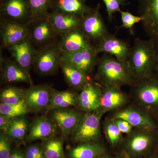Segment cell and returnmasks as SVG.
Listing matches in <instances>:
<instances>
[{
  "label": "cell",
  "instance_id": "6da1fadb",
  "mask_svg": "<svg viewBox=\"0 0 158 158\" xmlns=\"http://www.w3.org/2000/svg\"><path fill=\"white\" fill-rule=\"evenodd\" d=\"M156 52V46L150 40H135L126 61L135 81L155 73Z\"/></svg>",
  "mask_w": 158,
  "mask_h": 158
},
{
  "label": "cell",
  "instance_id": "7a4b0ae2",
  "mask_svg": "<svg viewBox=\"0 0 158 158\" xmlns=\"http://www.w3.org/2000/svg\"><path fill=\"white\" fill-rule=\"evenodd\" d=\"M129 134L121 144L125 158H145L155 153L158 145V129H139Z\"/></svg>",
  "mask_w": 158,
  "mask_h": 158
},
{
  "label": "cell",
  "instance_id": "3957f363",
  "mask_svg": "<svg viewBox=\"0 0 158 158\" xmlns=\"http://www.w3.org/2000/svg\"><path fill=\"white\" fill-rule=\"evenodd\" d=\"M97 77L102 85L121 87L135 81L126 63L108 54L99 59Z\"/></svg>",
  "mask_w": 158,
  "mask_h": 158
},
{
  "label": "cell",
  "instance_id": "277c9868",
  "mask_svg": "<svg viewBox=\"0 0 158 158\" xmlns=\"http://www.w3.org/2000/svg\"><path fill=\"white\" fill-rule=\"evenodd\" d=\"M131 85L140 103L156 117L158 113L157 75L155 73L147 77L134 81Z\"/></svg>",
  "mask_w": 158,
  "mask_h": 158
},
{
  "label": "cell",
  "instance_id": "5b68a950",
  "mask_svg": "<svg viewBox=\"0 0 158 158\" xmlns=\"http://www.w3.org/2000/svg\"><path fill=\"white\" fill-rule=\"evenodd\" d=\"M104 113L101 110L86 113L78 126L71 135L77 143L99 141L101 136V118Z\"/></svg>",
  "mask_w": 158,
  "mask_h": 158
},
{
  "label": "cell",
  "instance_id": "8992f818",
  "mask_svg": "<svg viewBox=\"0 0 158 158\" xmlns=\"http://www.w3.org/2000/svg\"><path fill=\"white\" fill-rule=\"evenodd\" d=\"M138 13L144 31L158 47V0H138Z\"/></svg>",
  "mask_w": 158,
  "mask_h": 158
},
{
  "label": "cell",
  "instance_id": "52a82bcc",
  "mask_svg": "<svg viewBox=\"0 0 158 158\" xmlns=\"http://www.w3.org/2000/svg\"><path fill=\"white\" fill-rule=\"evenodd\" d=\"M99 7L91 9L82 17L80 26L81 27V31L89 40L98 43L109 33L99 11Z\"/></svg>",
  "mask_w": 158,
  "mask_h": 158
},
{
  "label": "cell",
  "instance_id": "ba28073f",
  "mask_svg": "<svg viewBox=\"0 0 158 158\" xmlns=\"http://www.w3.org/2000/svg\"><path fill=\"white\" fill-rule=\"evenodd\" d=\"M116 118L124 119L138 129H158V120L154 115L136 108L128 107L118 111L114 115L112 119Z\"/></svg>",
  "mask_w": 158,
  "mask_h": 158
},
{
  "label": "cell",
  "instance_id": "9c48e42d",
  "mask_svg": "<svg viewBox=\"0 0 158 158\" xmlns=\"http://www.w3.org/2000/svg\"><path fill=\"white\" fill-rule=\"evenodd\" d=\"M85 113L73 109H56L53 110L52 118L65 137L71 135L81 121Z\"/></svg>",
  "mask_w": 158,
  "mask_h": 158
},
{
  "label": "cell",
  "instance_id": "30bf717a",
  "mask_svg": "<svg viewBox=\"0 0 158 158\" xmlns=\"http://www.w3.org/2000/svg\"><path fill=\"white\" fill-rule=\"evenodd\" d=\"M98 53L96 48L94 47L75 52L65 53L61 57V60L63 63L73 65L88 75L95 65Z\"/></svg>",
  "mask_w": 158,
  "mask_h": 158
},
{
  "label": "cell",
  "instance_id": "8fae6325",
  "mask_svg": "<svg viewBox=\"0 0 158 158\" xmlns=\"http://www.w3.org/2000/svg\"><path fill=\"white\" fill-rule=\"evenodd\" d=\"M24 91L25 102L31 112H39L48 107L52 91L48 86H33Z\"/></svg>",
  "mask_w": 158,
  "mask_h": 158
},
{
  "label": "cell",
  "instance_id": "7c38bea8",
  "mask_svg": "<svg viewBox=\"0 0 158 158\" xmlns=\"http://www.w3.org/2000/svg\"><path fill=\"white\" fill-rule=\"evenodd\" d=\"M127 43L109 33L95 47L98 53H104L114 56L122 62H125L130 49Z\"/></svg>",
  "mask_w": 158,
  "mask_h": 158
},
{
  "label": "cell",
  "instance_id": "4fadbf2b",
  "mask_svg": "<svg viewBox=\"0 0 158 158\" xmlns=\"http://www.w3.org/2000/svg\"><path fill=\"white\" fill-rule=\"evenodd\" d=\"M58 126L52 118L46 116L37 117L30 124L25 141L31 142L37 140H44L55 137Z\"/></svg>",
  "mask_w": 158,
  "mask_h": 158
},
{
  "label": "cell",
  "instance_id": "5bb4252c",
  "mask_svg": "<svg viewBox=\"0 0 158 158\" xmlns=\"http://www.w3.org/2000/svg\"><path fill=\"white\" fill-rule=\"evenodd\" d=\"M102 92L101 86L89 82L82 88L78 95V106L86 113L98 111L101 107Z\"/></svg>",
  "mask_w": 158,
  "mask_h": 158
},
{
  "label": "cell",
  "instance_id": "9a60e30c",
  "mask_svg": "<svg viewBox=\"0 0 158 158\" xmlns=\"http://www.w3.org/2000/svg\"><path fill=\"white\" fill-rule=\"evenodd\" d=\"M121 87L112 85H102L101 103L100 110L104 113L118 109L127 101L126 94L121 90Z\"/></svg>",
  "mask_w": 158,
  "mask_h": 158
},
{
  "label": "cell",
  "instance_id": "2e32d148",
  "mask_svg": "<svg viewBox=\"0 0 158 158\" xmlns=\"http://www.w3.org/2000/svg\"><path fill=\"white\" fill-rule=\"evenodd\" d=\"M93 47L90 40L78 29L69 31L62 41V49L65 51V53H71Z\"/></svg>",
  "mask_w": 158,
  "mask_h": 158
},
{
  "label": "cell",
  "instance_id": "e0dca14e",
  "mask_svg": "<svg viewBox=\"0 0 158 158\" xmlns=\"http://www.w3.org/2000/svg\"><path fill=\"white\" fill-rule=\"evenodd\" d=\"M106 153L104 145L100 142L79 143L68 151L69 158H97Z\"/></svg>",
  "mask_w": 158,
  "mask_h": 158
},
{
  "label": "cell",
  "instance_id": "ac0fdd59",
  "mask_svg": "<svg viewBox=\"0 0 158 158\" xmlns=\"http://www.w3.org/2000/svg\"><path fill=\"white\" fill-rule=\"evenodd\" d=\"M78 95L70 90L57 91L52 90L47 110L65 109L78 105Z\"/></svg>",
  "mask_w": 158,
  "mask_h": 158
},
{
  "label": "cell",
  "instance_id": "d6986e66",
  "mask_svg": "<svg viewBox=\"0 0 158 158\" xmlns=\"http://www.w3.org/2000/svg\"><path fill=\"white\" fill-rule=\"evenodd\" d=\"M10 49L19 65L27 72L31 65L33 56V50L30 43L24 39L10 46Z\"/></svg>",
  "mask_w": 158,
  "mask_h": 158
},
{
  "label": "cell",
  "instance_id": "ffe728a7",
  "mask_svg": "<svg viewBox=\"0 0 158 158\" xmlns=\"http://www.w3.org/2000/svg\"><path fill=\"white\" fill-rule=\"evenodd\" d=\"M56 7L59 13L83 17L91 10L85 0H56Z\"/></svg>",
  "mask_w": 158,
  "mask_h": 158
},
{
  "label": "cell",
  "instance_id": "44dd1931",
  "mask_svg": "<svg viewBox=\"0 0 158 158\" xmlns=\"http://www.w3.org/2000/svg\"><path fill=\"white\" fill-rule=\"evenodd\" d=\"M49 18L54 28L61 32L70 31L77 28L81 21V17L57 12L50 14Z\"/></svg>",
  "mask_w": 158,
  "mask_h": 158
},
{
  "label": "cell",
  "instance_id": "7402d4cb",
  "mask_svg": "<svg viewBox=\"0 0 158 158\" xmlns=\"http://www.w3.org/2000/svg\"><path fill=\"white\" fill-rule=\"evenodd\" d=\"M30 127L25 115L13 118L11 119L7 134L11 141L19 144L24 140L25 141Z\"/></svg>",
  "mask_w": 158,
  "mask_h": 158
},
{
  "label": "cell",
  "instance_id": "603a6c76",
  "mask_svg": "<svg viewBox=\"0 0 158 158\" xmlns=\"http://www.w3.org/2000/svg\"><path fill=\"white\" fill-rule=\"evenodd\" d=\"M4 14L14 19H21L30 12L28 0H5L1 5Z\"/></svg>",
  "mask_w": 158,
  "mask_h": 158
},
{
  "label": "cell",
  "instance_id": "cb8c5ba5",
  "mask_svg": "<svg viewBox=\"0 0 158 158\" xmlns=\"http://www.w3.org/2000/svg\"><path fill=\"white\" fill-rule=\"evenodd\" d=\"M27 32V29L23 26L15 23H8L2 30L3 42L6 45H14L25 39Z\"/></svg>",
  "mask_w": 158,
  "mask_h": 158
},
{
  "label": "cell",
  "instance_id": "d4e9b609",
  "mask_svg": "<svg viewBox=\"0 0 158 158\" xmlns=\"http://www.w3.org/2000/svg\"><path fill=\"white\" fill-rule=\"evenodd\" d=\"M58 55L53 49L46 50L40 54L36 60L37 70L44 74L52 73L56 68Z\"/></svg>",
  "mask_w": 158,
  "mask_h": 158
},
{
  "label": "cell",
  "instance_id": "484cf974",
  "mask_svg": "<svg viewBox=\"0 0 158 158\" xmlns=\"http://www.w3.org/2000/svg\"><path fill=\"white\" fill-rule=\"evenodd\" d=\"M62 70L69 84L75 88H81L90 82L86 74L69 64L63 63Z\"/></svg>",
  "mask_w": 158,
  "mask_h": 158
},
{
  "label": "cell",
  "instance_id": "4316f807",
  "mask_svg": "<svg viewBox=\"0 0 158 158\" xmlns=\"http://www.w3.org/2000/svg\"><path fill=\"white\" fill-rule=\"evenodd\" d=\"M41 144L45 158H65L62 138L55 136L43 141Z\"/></svg>",
  "mask_w": 158,
  "mask_h": 158
},
{
  "label": "cell",
  "instance_id": "83f0119b",
  "mask_svg": "<svg viewBox=\"0 0 158 158\" xmlns=\"http://www.w3.org/2000/svg\"><path fill=\"white\" fill-rule=\"evenodd\" d=\"M3 77L8 82H31L28 73L19 65L8 63L4 69Z\"/></svg>",
  "mask_w": 158,
  "mask_h": 158
},
{
  "label": "cell",
  "instance_id": "f1b7e54d",
  "mask_svg": "<svg viewBox=\"0 0 158 158\" xmlns=\"http://www.w3.org/2000/svg\"><path fill=\"white\" fill-rule=\"evenodd\" d=\"M25 98L24 90L15 87L5 88L1 92L0 95L1 102L6 104H17L25 101Z\"/></svg>",
  "mask_w": 158,
  "mask_h": 158
},
{
  "label": "cell",
  "instance_id": "f546056e",
  "mask_svg": "<svg viewBox=\"0 0 158 158\" xmlns=\"http://www.w3.org/2000/svg\"><path fill=\"white\" fill-rule=\"evenodd\" d=\"M30 112L25 101L17 104H6L1 102L0 104V114L11 118L25 116Z\"/></svg>",
  "mask_w": 158,
  "mask_h": 158
},
{
  "label": "cell",
  "instance_id": "4dcf8cb0",
  "mask_svg": "<svg viewBox=\"0 0 158 158\" xmlns=\"http://www.w3.org/2000/svg\"><path fill=\"white\" fill-rule=\"evenodd\" d=\"M104 129L110 145L112 147H116L122 142V136L121 132L111 119L105 123Z\"/></svg>",
  "mask_w": 158,
  "mask_h": 158
},
{
  "label": "cell",
  "instance_id": "1f68e13d",
  "mask_svg": "<svg viewBox=\"0 0 158 158\" xmlns=\"http://www.w3.org/2000/svg\"><path fill=\"white\" fill-rule=\"evenodd\" d=\"M31 15L40 16L46 13L50 5V0H28Z\"/></svg>",
  "mask_w": 158,
  "mask_h": 158
},
{
  "label": "cell",
  "instance_id": "d6a6232c",
  "mask_svg": "<svg viewBox=\"0 0 158 158\" xmlns=\"http://www.w3.org/2000/svg\"><path fill=\"white\" fill-rule=\"evenodd\" d=\"M50 23L44 21L40 23L34 29L33 37L38 42H43L50 37L52 34V28Z\"/></svg>",
  "mask_w": 158,
  "mask_h": 158
},
{
  "label": "cell",
  "instance_id": "836d02e7",
  "mask_svg": "<svg viewBox=\"0 0 158 158\" xmlns=\"http://www.w3.org/2000/svg\"><path fill=\"white\" fill-rule=\"evenodd\" d=\"M121 15L122 25L121 27L129 29L130 32L133 34L132 28L136 23L143 20V18L140 16L133 15L128 11H119Z\"/></svg>",
  "mask_w": 158,
  "mask_h": 158
},
{
  "label": "cell",
  "instance_id": "e575fe53",
  "mask_svg": "<svg viewBox=\"0 0 158 158\" xmlns=\"http://www.w3.org/2000/svg\"><path fill=\"white\" fill-rule=\"evenodd\" d=\"M11 139L7 132L1 131L0 134V158H8L11 152Z\"/></svg>",
  "mask_w": 158,
  "mask_h": 158
},
{
  "label": "cell",
  "instance_id": "d590c367",
  "mask_svg": "<svg viewBox=\"0 0 158 158\" xmlns=\"http://www.w3.org/2000/svg\"><path fill=\"white\" fill-rule=\"evenodd\" d=\"M106 9L108 19L111 21L113 15L117 11L119 12L120 7L124 6L127 2V0H102Z\"/></svg>",
  "mask_w": 158,
  "mask_h": 158
},
{
  "label": "cell",
  "instance_id": "8d00e7d4",
  "mask_svg": "<svg viewBox=\"0 0 158 158\" xmlns=\"http://www.w3.org/2000/svg\"><path fill=\"white\" fill-rule=\"evenodd\" d=\"M24 152L26 158H45L41 143L29 145L26 148Z\"/></svg>",
  "mask_w": 158,
  "mask_h": 158
},
{
  "label": "cell",
  "instance_id": "74e56055",
  "mask_svg": "<svg viewBox=\"0 0 158 158\" xmlns=\"http://www.w3.org/2000/svg\"><path fill=\"white\" fill-rule=\"evenodd\" d=\"M121 132L129 134L131 132L132 126L127 121L122 118L112 119Z\"/></svg>",
  "mask_w": 158,
  "mask_h": 158
},
{
  "label": "cell",
  "instance_id": "f35d334b",
  "mask_svg": "<svg viewBox=\"0 0 158 158\" xmlns=\"http://www.w3.org/2000/svg\"><path fill=\"white\" fill-rule=\"evenodd\" d=\"M12 118L5 115H0V129L7 132Z\"/></svg>",
  "mask_w": 158,
  "mask_h": 158
},
{
  "label": "cell",
  "instance_id": "ab89813d",
  "mask_svg": "<svg viewBox=\"0 0 158 158\" xmlns=\"http://www.w3.org/2000/svg\"><path fill=\"white\" fill-rule=\"evenodd\" d=\"M8 158H26L24 152L21 150L14 149L12 151L11 154Z\"/></svg>",
  "mask_w": 158,
  "mask_h": 158
},
{
  "label": "cell",
  "instance_id": "60d3db41",
  "mask_svg": "<svg viewBox=\"0 0 158 158\" xmlns=\"http://www.w3.org/2000/svg\"><path fill=\"white\" fill-rule=\"evenodd\" d=\"M155 73L158 76V47H156L155 56Z\"/></svg>",
  "mask_w": 158,
  "mask_h": 158
},
{
  "label": "cell",
  "instance_id": "b9f144b4",
  "mask_svg": "<svg viewBox=\"0 0 158 158\" xmlns=\"http://www.w3.org/2000/svg\"><path fill=\"white\" fill-rule=\"evenodd\" d=\"M112 156H110V155L108 154L104 153L102 154L98 157L97 158H112Z\"/></svg>",
  "mask_w": 158,
  "mask_h": 158
},
{
  "label": "cell",
  "instance_id": "7bdbcfd3",
  "mask_svg": "<svg viewBox=\"0 0 158 158\" xmlns=\"http://www.w3.org/2000/svg\"><path fill=\"white\" fill-rule=\"evenodd\" d=\"M144 158H158V154L154 153Z\"/></svg>",
  "mask_w": 158,
  "mask_h": 158
},
{
  "label": "cell",
  "instance_id": "ee69618b",
  "mask_svg": "<svg viewBox=\"0 0 158 158\" xmlns=\"http://www.w3.org/2000/svg\"><path fill=\"white\" fill-rule=\"evenodd\" d=\"M112 158H125L122 155H117L112 157Z\"/></svg>",
  "mask_w": 158,
  "mask_h": 158
},
{
  "label": "cell",
  "instance_id": "f6af8a7d",
  "mask_svg": "<svg viewBox=\"0 0 158 158\" xmlns=\"http://www.w3.org/2000/svg\"><path fill=\"white\" fill-rule=\"evenodd\" d=\"M155 153H156L157 154H158V145L156 149Z\"/></svg>",
  "mask_w": 158,
  "mask_h": 158
},
{
  "label": "cell",
  "instance_id": "bcb514c9",
  "mask_svg": "<svg viewBox=\"0 0 158 158\" xmlns=\"http://www.w3.org/2000/svg\"><path fill=\"white\" fill-rule=\"evenodd\" d=\"M156 118H157V119L158 122V113L157 115V116H156Z\"/></svg>",
  "mask_w": 158,
  "mask_h": 158
}]
</instances>
